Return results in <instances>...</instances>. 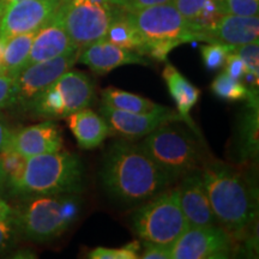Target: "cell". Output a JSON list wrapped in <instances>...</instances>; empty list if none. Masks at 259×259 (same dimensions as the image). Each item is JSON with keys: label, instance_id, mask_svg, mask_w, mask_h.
I'll return each mask as SVG.
<instances>
[{"label": "cell", "instance_id": "15", "mask_svg": "<svg viewBox=\"0 0 259 259\" xmlns=\"http://www.w3.org/2000/svg\"><path fill=\"white\" fill-rule=\"evenodd\" d=\"M178 190L181 209L190 227L216 226L218 221L213 215L200 170L183 177Z\"/></svg>", "mask_w": 259, "mask_h": 259}, {"label": "cell", "instance_id": "16", "mask_svg": "<svg viewBox=\"0 0 259 259\" xmlns=\"http://www.w3.org/2000/svg\"><path fill=\"white\" fill-rule=\"evenodd\" d=\"M61 147L63 137L60 130L57 124L50 120L14 131L8 145L9 149H12L25 158L57 153L61 150Z\"/></svg>", "mask_w": 259, "mask_h": 259}, {"label": "cell", "instance_id": "1", "mask_svg": "<svg viewBox=\"0 0 259 259\" xmlns=\"http://www.w3.org/2000/svg\"><path fill=\"white\" fill-rule=\"evenodd\" d=\"M102 189L120 204H138L167 189L173 181L139 144L118 141L106 151L100 169Z\"/></svg>", "mask_w": 259, "mask_h": 259}, {"label": "cell", "instance_id": "13", "mask_svg": "<svg viewBox=\"0 0 259 259\" xmlns=\"http://www.w3.org/2000/svg\"><path fill=\"white\" fill-rule=\"evenodd\" d=\"M101 114L111 128V134H116L126 139L145 137L164 124L174 120H181L180 115L168 107L161 106L148 113L124 112L101 105Z\"/></svg>", "mask_w": 259, "mask_h": 259}, {"label": "cell", "instance_id": "28", "mask_svg": "<svg viewBox=\"0 0 259 259\" xmlns=\"http://www.w3.org/2000/svg\"><path fill=\"white\" fill-rule=\"evenodd\" d=\"M142 245L139 241L128 242L119 248L96 247L89 252L92 259H138Z\"/></svg>", "mask_w": 259, "mask_h": 259}, {"label": "cell", "instance_id": "35", "mask_svg": "<svg viewBox=\"0 0 259 259\" xmlns=\"http://www.w3.org/2000/svg\"><path fill=\"white\" fill-rule=\"evenodd\" d=\"M139 258L142 259H171L170 246L143 240Z\"/></svg>", "mask_w": 259, "mask_h": 259}, {"label": "cell", "instance_id": "6", "mask_svg": "<svg viewBox=\"0 0 259 259\" xmlns=\"http://www.w3.org/2000/svg\"><path fill=\"white\" fill-rule=\"evenodd\" d=\"M139 145L171 181L200 170L205 162L198 142L185 130L168 124L145 136Z\"/></svg>", "mask_w": 259, "mask_h": 259}, {"label": "cell", "instance_id": "34", "mask_svg": "<svg viewBox=\"0 0 259 259\" xmlns=\"http://www.w3.org/2000/svg\"><path fill=\"white\" fill-rule=\"evenodd\" d=\"M223 66H225V72L227 74H229L232 78L240 80V82H242L246 74L250 72L245 61L238 54L232 53V52H229L228 56H227Z\"/></svg>", "mask_w": 259, "mask_h": 259}, {"label": "cell", "instance_id": "14", "mask_svg": "<svg viewBox=\"0 0 259 259\" xmlns=\"http://www.w3.org/2000/svg\"><path fill=\"white\" fill-rule=\"evenodd\" d=\"M258 16H239L226 14L212 27L197 34L196 41L238 46L258 40Z\"/></svg>", "mask_w": 259, "mask_h": 259}, {"label": "cell", "instance_id": "30", "mask_svg": "<svg viewBox=\"0 0 259 259\" xmlns=\"http://www.w3.org/2000/svg\"><path fill=\"white\" fill-rule=\"evenodd\" d=\"M232 53L238 54L245 64L247 65L250 72L255 76H259V41L254 40L248 44L238 45V46H229Z\"/></svg>", "mask_w": 259, "mask_h": 259}, {"label": "cell", "instance_id": "36", "mask_svg": "<svg viewBox=\"0 0 259 259\" xmlns=\"http://www.w3.org/2000/svg\"><path fill=\"white\" fill-rule=\"evenodd\" d=\"M12 134H14V131L10 128L8 122H6L4 120V118L0 115V151L4 150L5 148H8L10 139L12 137Z\"/></svg>", "mask_w": 259, "mask_h": 259}, {"label": "cell", "instance_id": "8", "mask_svg": "<svg viewBox=\"0 0 259 259\" xmlns=\"http://www.w3.org/2000/svg\"><path fill=\"white\" fill-rule=\"evenodd\" d=\"M94 94L95 84L88 74L70 69L34 97L25 112L48 120L65 119L74 112L88 108Z\"/></svg>", "mask_w": 259, "mask_h": 259}, {"label": "cell", "instance_id": "21", "mask_svg": "<svg viewBox=\"0 0 259 259\" xmlns=\"http://www.w3.org/2000/svg\"><path fill=\"white\" fill-rule=\"evenodd\" d=\"M162 77L167 84L171 99L176 102L178 114L180 115L181 120H185L193 126L190 118V112L198 102L200 90L169 63L164 66Z\"/></svg>", "mask_w": 259, "mask_h": 259}, {"label": "cell", "instance_id": "38", "mask_svg": "<svg viewBox=\"0 0 259 259\" xmlns=\"http://www.w3.org/2000/svg\"><path fill=\"white\" fill-rule=\"evenodd\" d=\"M15 209L8 202L0 198V221H8L14 219Z\"/></svg>", "mask_w": 259, "mask_h": 259}, {"label": "cell", "instance_id": "20", "mask_svg": "<svg viewBox=\"0 0 259 259\" xmlns=\"http://www.w3.org/2000/svg\"><path fill=\"white\" fill-rule=\"evenodd\" d=\"M171 4L190 22L196 37L227 14L221 0H171Z\"/></svg>", "mask_w": 259, "mask_h": 259}, {"label": "cell", "instance_id": "32", "mask_svg": "<svg viewBox=\"0 0 259 259\" xmlns=\"http://www.w3.org/2000/svg\"><path fill=\"white\" fill-rule=\"evenodd\" d=\"M19 238V232L14 219L0 221V254L8 253L15 247Z\"/></svg>", "mask_w": 259, "mask_h": 259}, {"label": "cell", "instance_id": "5", "mask_svg": "<svg viewBox=\"0 0 259 259\" xmlns=\"http://www.w3.org/2000/svg\"><path fill=\"white\" fill-rule=\"evenodd\" d=\"M125 14L143 37L144 56L155 60L166 61L174 48L196 41L192 25L171 3L128 9Z\"/></svg>", "mask_w": 259, "mask_h": 259}, {"label": "cell", "instance_id": "26", "mask_svg": "<svg viewBox=\"0 0 259 259\" xmlns=\"http://www.w3.org/2000/svg\"><path fill=\"white\" fill-rule=\"evenodd\" d=\"M211 92L213 95L226 101H250L252 105H258L257 92H251L247 85L240 80L232 78L225 71L218 74L212 80Z\"/></svg>", "mask_w": 259, "mask_h": 259}, {"label": "cell", "instance_id": "33", "mask_svg": "<svg viewBox=\"0 0 259 259\" xmlns=\"http://www.w3.org/2000/svg\"><path fill=\"white\" fill-rule=\"evenodd\" d=\"M227 14L239 16H258L259 0H221Z\"/></svg>", "mask_w": 259, "mask_h": 259}, {"label": "cell", "instance_id": "17", "mask_svg": "<svg viewBox=\"0 0 259 259\" xmlns=\"http://www.w3.org/2000/svg\"><path fill=\"white\" fill-rule=\"evenodd\" d=\"M78 61L97 74H106L124 65L150 64L144 56L116 46L106 37L100 38L80 50Z\"/></svg>", "mask_w": 259, "mask_h": 259}, {"label": "cell", "instance_id": "23", "mask_svg": "<svg viewBox=\"0 0 259 259\" xmlns=\"http://www.w3.org/2000/svg\"><path fill=\"white\" fill-rule=\"evenodd\" d=\"M35 35L36 31L15 35L2 45L3 73L17 77L19 72L25 69Z\"/></svg>", "mask_w": 259, "mask_h": 259}, {"label": "cell", "instance_id": "7", "mask_svg": "<svg viewBox=\"0 0 259 259\" xmlns=\"http://www.w3.org/2000/svg\"><path fill=\"white\" fill-rule=\"evenodd\" d=\"M132 226L142 240L170 246L189 228L180 205L179 190L164 189L132 215Z\"/></svg>", "mask_w": 259, "mask_h": 259}, {"label": "cell", "instance_id": "18", "mask_svg": "<svg viewBox=\"0 0 259 259\" xmlns=\"http://www.w3.org/2000/svg\"><path fill=\"white\" fill-rule=\"evenodd\" d=\"M77 50L79 48L73 44L60 22L53 16L51 21L36 31L29 53L27 66L53 59Z\"/></svg>", "mask_w": 259, "mask_h": 259}, {"label": "cell", "instance_id": "2", "mask_svg": "<svg viewBox=\"0 0 259 259\" xmlns=\"http://www.w3.org/2000/svg\"><path fill=\"white\" fill-rule=\"evenodd\" d=\"M200 174L218 223L229 234L245 232L257 219L254 187L244 174L223 162H204Z\"/></svg>", "mask_w": 259, "mask_h": 259}, {"label": "cell", "instance_id": "22", "mask_svg": "<svg viewBox=\"0 0 259 259\" xmlns=\"http://www.w3.org/2000/svg\"><path fill=\"white\" fill-rule=\"evenodd\" d=\"M235 157L241 163L255 160L258 155V105L250 103L240 120L235 142Z\"/></svg>", "mask_w": 259, "mask_h": 259}, {"label": "cell", "instance_id": "29", "mask_svg": "<svg viewBox=\"0 0 259 259\" xmlns=\"http://www.w3.org/2000/svg\"><path fill=\"white\" fill-rule=\"evenodd\" d=\"M229 52V46L222 44H209L200 47V54L205 69L208 71L221 69Z\"/></svg>", "mask_w": 259, "mask_h": 259}, {"label": "cell", "instance_id": "25", "mask_svg": "<svg viewBox=\"0 0 259 259\" xmlns=\"http://www.w3.org/2000/svg\"><path fill=\"white\" fill-rule=\"evenodd\" d=\"M102 105L119 109V111L132 113H148L160 107V105L153 102L151 100L114 88V87H108L102 90Z\"/></svg>", "mask_w": 259, "mask_h": 259}, {"label": "cell", "instance_id": "11", "mask_svg": "<svg viewBox=\"0 0 259 259\" xmlns=\"http://www.w3.org/2000/svg\"><path fill=\"white\" fill-rule=\"evenodd\" d=\"M79 53L80 50L70 52L53 59L31 64L22 70L16 77L17 99L15 107L25 112L34 97L59 78L61 74L72 69L73 65L78 61Z\"/></svg>", "mask_w": 259, "mask_h": 259}, {"label": "cell", "instance_id": "12", "mask_svg": "<svg viewBox=\"0 0 259 259\" xmlns=\"http://www.w3.org/2000/svg\"><path fill=\"white\" fill-rule=\"evenodd\" d=\"M63 0H23L0 16V45L15 35L37 31L57 12Z\"/></svg>", "mask_w": 259, "mask_h": 259}, {"label": "cell", "instance_id": "19", "mask_svg": "<svg viewBox=\"0 0 259 259\" xmlns=\"http://www.w3.org/2000/svg\"><path fill=\"white\" fill-rule=\"evenodd\" d=\"M65 119L79 148L84 150H92L100 147L111 135V128L105 118L92 109L83 108Z\"/></svg>", "mask_w": 259, "mask_h": 259}, {"label": "cell", "instance_id": "40", "mask_svg": "<svg viewBox=\"0 0 259 259\" xmlns=\"http://www.w3.org/2000/svg\"><path fill=\"white\" fill-rule=\"evenodd\" d=\"M107 2H109L111 4L115 6H119V8L121 9H127V6L130 4V0H107Z\"/></svg>", "mask_w": 259, "mask_h": 259}, {"label": "cell", "instance_id": "42", "mask_svg": "<svg viewBox=\"0 0 259 259\" xmlns=\"http://www.w3.org/2000/svg\"><path fill=\"white\" fill-rule=\"evenodd\" d=\"M0 73H3V47L0 45Z\"/></svg>", "mask_w": 259, "mask_h": 259}, {"label": "cell", "instance_id": "4", "mask_svg": "<svg viewBox=\"0 0 259 259\" xmlns=\"http://www.w3.org/2000/svg\"><path fill=\"white\" fill-rule=\"evenodd\" d=\"M76 193L27 197L15 209L14 221L19 235L35 242L53 240L78 219L80 200Z\"/></svg>", "mask_w": 259, "mask_h": 259}, {"label": "cell", "instance_id": "10", "mask_svg": "<svg viewBox=\"0 0 259 259\" xmlns=\"http://www.w3.org/2000/svg\"><path fill=\"white\" fill-rule=\"evenodd\" d=\"M170 251L171 259H225L232 253V238L222 227H189Z\"/></svg>", "mask_w": 259, "mask_h": 259}, {"label": "cell", "instance_id": "9", "mask_svg": "<svg viewBox=\"0 0 259 259\" xmlns=\"http://www.w3.org/2000/svg\"><path fill=\"white\" fill-rule=\"evenodd\" d=\"M119 6L107 0H63L54 14L79 50L106 37Z\"/></svg>", "mask_w": 259, "mask_h": 259}, {"label": "cell", "instance_id": "31", "mask_svg": "<svg viewBox=\"0 0 259 259\" xmlns=\"http://www.w3.org/2000/svg\"><path fill=\"white\" fill-rule=\"evenodd\" d=\"M16 99H17L16 77L0 73V112L15 107Z\"/></svg>", "mask_w": 259, "mask_h": 259}, {"label": "cell", "instance_id": "37", "mask_svg": "<svg viewBox=\"0 0 259 259\" xmlns=\"http://www.w3.org/2000/svg\"><path fill=\"white\" fill-rule=\"evenodd\" d=\"M167 3H171V0H130V4L127 9H134V8H145V6H153V5H161V4H167Z\"/></svg>", "mask_w": 259, "mask_h": 259}, {"label": "cell", "instance_id": "27", "mask_svg": "<svg viewBox=\"0 0 259 259\" xmlns=\"http://www.w3.org/2000/svg\"><path fill=\"white\" fill-rule=\"evenodd\" d=\"M28 158L16 153L12 149L6 148L0 151V162L6 174V187L12 186L21 179Z\"/></svg>", "mask_w": 259, "mask_h": 259}, {"label": "cell", "instance_id": "39", "mask_svg": "<svg viewBox=\"0 0 259 259\" xmlns=\"http://www.w3.org/2000/svg\"><path fill=\"white\" fill-rule=\"evenodd\" d=\"M18 2H23V0H0V16L3 15V12H4L9 6L14 5Z\"/></svg>", "mask_w": 259, "mask_h": 259}, {"label": "cell", "instance_id": "41", "mask_svg": "<svg viewBox=\"0 0 259 259\" xmlns=\"http://www.w3.org/2000/svg\"><path fill=\"white\" fill-rule=\"evenodd\" d=\"M5 186H6V174L4 169H3L2 162H0V191H2V189H4Z\"/></svg>", "mask_w": 259, "mask_h": 259}, {"label": "cell", "instance_id": "24", "mask_svg": "<svg viewBox=\"0 0 259 259\" xmlns=\"http://www.w3.org/2000/svg\"><path fill=\"white\" fill-rule=\"evenodd\" d=\"M106 38L116 46L144 56L145 44L143 37L131 19L126 16L124 9L120 8L116 12L115 17L113 18L107 30Z\"/></svg>", "mask_w": 259, "mask_h": 259}, {"label": "cell", "instance_id": "3", "mask_svg": "<svg viewBox=\"0 0 259 259\" xmlns=\"http://www.w3.org/2000/svg\"><path fill=\"white\" fill-rule=\"evenodd\" d=\"M84 168L77 155L67 151L37 155L27 160L21 179L9 187L14 196L78 193L83 190Z\"/></svg>", "mask_w": 259, "mask_h": 259}]
</instances>
